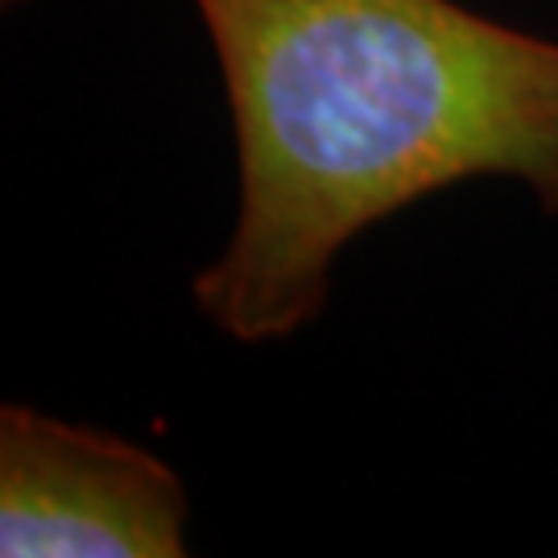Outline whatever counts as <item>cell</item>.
I'll use <instances>...</instances> for the list:
<instances>
[{
    "instance_id": "cell-1",
    "label": "cell",
    "mask_w": 558,
    "mask_h": 558,
    "mask_svg": "<svg viewBox=\"0 0 558 558\" xmlns=\"http://www.w3.org/2000/svg\"><path fill=\"white\" fill-rule=\"evenodd\" d=\"M232 108L240 203L191 294L260 348L315 319L339 253L476 179L558 216V41L459 0H191Z\"/></svg>"
},
{
    "instance_id": "cell-2",
    "label": "cell",
    "mask_w": 558,
    "mask_h": 558,
    "mask_svg": "<svg viewBox=\"0 0 558 558\" xmlns=\"http://www.w3.org/2000/svg\"><path fill=\"white\" fill-rule=\"evenodd\" d=\"M191 497L149 447L41 414L0 410V555L182 558Z\"/></svg>"
}]
</instances>
